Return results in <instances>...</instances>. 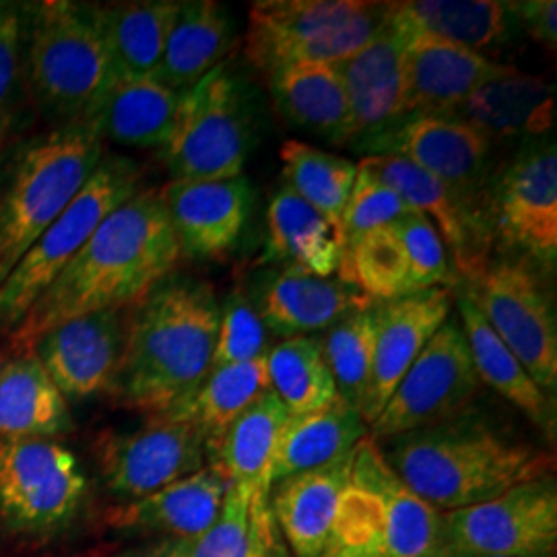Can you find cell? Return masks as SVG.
<instances>
[{
    "instance_id": "b9f144b4",
    "label": "cell",
    "mask_w": 557,
    "mask_h": 557,
    "mask_svg": "<svg viewBox=\"0 0 557 557\" xmlns=\"http://www.w3.org/2000/svg\"><path fill=\"white\" fill-rule=\"evenodd\" d=\"M376 322L379 301H372L370 306L338 319L326 329V335L320 338V349L335 380L338 397L345 398L358 411L372 376Z\"/></svg>"
},
{
    "instance_id": "f6af8a7d",
    "label": "cell",
    "mask_w": 557,
    "mask_h": 557,
    "mask_svg": "<svg viewBox=\"0 0 557 557\" xmlns=\"http://www.w3.org/2000/svg\"><path fill=\"white\" fill-rule=\"evenodd\" d=\"M25 41V9L0 2V145L11 128L21 46Z\"/></svg>"
},
{
    "instance_id": "cb8c5ba5",
    "label": "cell",
    "mask_w": 557,
    "mask_h": 557,
    "mask_svg": "<svg viewBox=\"0 0 557 557\" xmlns=\"http://www.w3.org/2000/svg\"><path fill=\"white\" fill-rule=\"evenodd\" d=\"M372 299L338 277H317L285 264L267 278L255 301L260 320L277 337H308L345 314L370 306Z\"/></svg>"
},
{
    "instance_id": "603a6c76",
    "label": "cell",
    "mask_w": 557,
    "mask_h": 557,
    "mask_svg": "<svg viewBox=\"0 0 557 557\" xmlns=\"http://www.w3.org/2000/svg\"><path fill=\"white\" fill-rule=\"evenodd\" d=\"M227 487L230 479L220 467L207 465L151 496L120 504L108 515V524L119 531L197 541L220 517Z\"/></svg>"
},
{
    "instance_id": "9a60e30c",
    "label": "cell",
    "mask_w": 557,
    "mask_h": 557,
    "mask_svg": "<svg viewBox=\"0 0 557 557\" xmlns=\"http://www.w3.org/2000/svg\"><path fill=\"white\" fill-rule=\"evenodd\" d=\"M98 462L110 494L133 502L207 467V444L199 425L174 411L149 419L135 432L106 434Z\"/></svg>"
},
{
    "instance_id": "1f68e13d",
    "label": "cell",
    "mask_w": 557,
    "mask_h": 557,
    "mask_svg": "<svg viewBox=\"0 0 557 557\" xmlns=\"http://www.w3.org/2000/svg\"><path fill=\"white\" fill-rule=\"evenodd\" d=\"M234 41L227 9L213 0L180 2L156 77L184 94L211 73Z\"/></svg>"
},
{
    "instance_id": "60d3db41",
    "label": "cell",
    "mask_w": 557,
    "mask_h": 557,
    "mask_svg": "<svg viewBox=\"0 0 557 557\" xmlns=\"http://www.w3.org/2000/svg\"><path fill=\"white\" fill-rule=\"evenodd\" d=\"M267 370L271 388L289 416L319 411L338 398L320 338L312 335L285 338L269 349Z\"/></svg>"
},
{
    "instance_id": "681fc988",
    "label": "cell",
    "mask_w": 557,
    "mask_h": 557,
    "mask_svg": "<svg viewBox=\"0 0 557 557\" xmlns=\"http://www.w3.org/2000/svg\"><path fill=\"white\" fill-rule=\"evenodd\" d=\"M457 557H492V556H457Z\"/></svg>"
},
{
    "instance_id": "d6986e66",
    "label": "cell",
    "mask_w": 557,
    "mask_h": 557,
    "mask_svg": "<svg viewBox=\"0 0 557 557\" xmlns=\"http://www.w3.org/2000/svg\"><path fill=\"white\" fill-rule=\"evenodd\" d=\"M453 308V292L425 289L407 298L379 301L376 351L372 376L359 416L370 428L395 393L398 382L418 359L428 341L438 333Z\"/></svg>"
},
{
    "instance_id": "7a4b0ae2",
    "label": "cell",
    "mask_w": 557,
    "mask_h": 557,
    "mask_svg": "<svg viewBox=\"0 0 557 557\" xmlns=\"http://www.w3.org/2000/svg\"><path fill=\"white\" fill-rule=\"evenodd\" d=\"M220 301L211 285L168 277L131 310L110 395L122 407L165 416L186 405L213 370Z\"/></svg>"
},
{
    "instance_id": "ac0fdd59",
    "label": "cell",
    "mask_w": 557,
    "mask_h": 557,
    "mask_svg": "<svg viewBox=\"0 0 557 557\" xmlns=\"http://www.w3.org/2000/svg\"><path fill=\"white\" fill-rule=\"evenodd\" d=\"M131 308H110L66 320L29 347L64 398L110 391L119 372Z\"/></svg>"
},
{
    "instance_id": "ee69618b",
    "label": "cell",
    "mask_w": 557,
    "mask_h": 557,
    "mask_svg": "<svg viewBox=\"0 0 557 557\" xmlns=\"http://www.w3.org/2000/svg\"><path fill=\"white\" fill-rule=\"evenodd\" d=\"M407 211L409 209L405 207V202L398 199L386 184L374 178L366 168H361L358 163L356 184H354L351 197L345 207L341 227H338L341 255L345 248L356 244L368 232L393 223L400 215H405Z\"/></svg>"
},
{
    "instance_id": "9c48e42d",
    "label": "cell",
    "mask_w": 557,
    "mask_h": 557,
    "mask_svg": "<svg viewBox=\"0 0 557 557\" xmlns=\"http://www.w3.org/2000/svg\"><path fill=\"white\" fill-rule=\"evenodd\" d=\"M135 161L108 156L57 221L0 283V335H11L29 308L75 259L83 244L120 205L139 193Z\"/></svg>"
},
{
    "instance_id": "3957f363",
    "label": "cell",
    "mask_w": 557,
    "mask_h": 557,
    "mask_svg": "<svg viewBox=\"0 0 557 557\" xmlns=\"http://www.w3.org/2000/svg\"><path fill=\"white\" fill-rule=\"evenodd\" d=\"M380 450L405 485L438 512L498 498L554 471V457L471 413L386 440Z\"/></svg>"
},
{
    "instance_id": "f546056e",
    "label": "cell",
    "mask_w": 557,
    "mask_h": 557,
    "mask_svg": "<svg viewBox=\"0 0 557 557\" xmlns=\"http://www.w3.org/2000/svg\"><path fill=\"white\" fill-rule=\"evenodd\" d=\"M269 83L287 122L331 143L351 140L349 101L333 64H287L271 73Z\"/></svg>"
},
{
    "instance_id": "836d02e7",
    "label": "cell",
    "mask_w": 557,
    "mask_h": 557,
    "mask_svg": "<svg viewBox=\"0 0 557 557\" xmlns=\"http://www.w3.org/2000/svg\"><path fill=\"white\" fill-rule=\"evenodd\" d=\"M287 418L277 395L264 393L232 423L211 465L220 467L230 483L246 487L252 498L269 499L278 436Z\"/></svg>"
},
{
    "instance_id": "bcb514c9",
    "label": "cell",
    "mask_w": 557,
    "mask_h": 557,
    "mask_svg": "<svg viewBox=\"0 0 557 557\" xmlns=\"http://www.w3.org/2000/svg\"><path fill=\"white\" fill-rule=\"evenodd\" d=\"M510 17L527 29L533 40L556 50L557 44V2L556 0H527L508 2Z\"/></svg>"
},
{
    "instance_id": "e575fe53",
    "label": "cell",
    "mask_w": 557,
    "mask_h": 557,
    "mask_svg": "<svg viewBox=\"0 0 557 557\" xmlns=\"http://www.w3.org/2000/svg\"><path fill=\"white\" fill-rule=\"evenodd\" d=\"M69 425L66 398L34 354L0 363V440L48 438Z\"/></svg>"
},
{
    "instance_id": "f35d334b",
    "label": "cell",
    "mask_w": 557,
    "mask_h": 557,
    "mask_svg": "<svg viewBox=\"0 0 557 557\" xmlns=\"http://www.w3.org/2000/svg\"><path fill=\"white\" fill-rule=\"evenodd\" d=\"M188 557H287L269 499L230 483L215 524L193 541Z\"/></svg>"
},
{
    "instance_id": "c3c4849f",
    "label": "cell",
    "mask_w": 557,
    "mask_h": 557,
    "mask_svg": "<svg viewBox=\"0 0 557 557\" xmlns=\"http://www.w3.org/2000/svg\"><path fill=\"white\" fill-rule=\"evenodd\" d=\"M436 557H457V556H455V554H442V556H436Z\"/></svg>"
},
{
    "instance_id": "8992f818",
    "label": "cell",
    "mask_w": 557,
    "mask_h": 557,
    "mask_svg": "<svg viewBox=\"0 0 557 557\" xmlns=\"http://www.w3.org/2000/svg\"><path fill=\"white\" fill-rule=\"evenodd\" d=\"M25 25L27 77L41 108L64 124L98 119L119 81L94 4L36 2Z\"/></svg>"
},
{
    "instance_id": "7dc6e473",
    "label": "cell",
    "mask_w": 557,
    "mask_h": 557,
    "mask_svg": "<svg viewBox=\"0 0 557 557\" xmlns=\"http://www.w3.org/2000/svg\"><path fill=\"white\" fill-rule=\"evenodd\" d=\"M190 547H193V541L160 537L158 541L126 549L114 557H188Z\"/></svg>"
},
{
    "instance_id": "f1b7e54d",
    "label": "cell",
    "mask_w": 557,
    "mask_h": 557,
    "mask_svg": "<svg viewBox=\"0 0 557 557\" xmlns=\"http://www.w3.org/2000/svg\"><path fill=\"white\" fill-rule=\"evenodd\" d=\"M178 9V0L94 4L119 83L156 77Z\"/></svg>"
},
{
    "instance_id": "e0dca14e",
    "label": "cell",
    "mask_w": 557,
    "mask_h": 557,
    "mask_svg": "<svg viewBox=\"0 0 557 557\" xmlns=\"http://www.w3.org/2000/svg\"><path fill=\"white\" fill-rule=\"evenodd\" d=\"M368 156H397L450 186L469 205L483 178L490 140L458 116L409 114L359 139Z\"/></svg>"
},
{
    "instance_id": "4dcf8cb0",
    "label": "cell",
    "mask_w": 557,
    "mask_h": 557,
    "mask_svg": "<svg viewBox=\"0 0 557 557\" xmlns=\"http://www.w3.org/2000/svg\"><path fill=\"white\" fill-rule=\"evenodd\" d=\"M460 326L467 338L479 382H485L498 395L510 400L547 434L556 430V413L549 397L527 374L515 354L504 345L481 314L478 304L462 289L457 298Z\"/></svg>"
},
{
    "instance_id": "277c9868",
    "label": "cell",
    "mask_w": 557,
    "mask_h": 557,
    "mask_svg": "<svg viewBox=\"0 0 557 557\" xmlns=\"http://www.w3.org/2000/svg\"><path fill=\"white\" fill-rule=\"evenodd\" d=\"M448 554L444 515L416 496L370 434L351 455L349 479L322 557H436Z\"/></svg>"
},
{
    "instance_id": "ffe728a7",
    "label": "cell",
    "mask_w": 557,
    "mask_h": 557,
    "mask_svg": "<svg viewBox=\"0 0 557 557\" xmlns=\"http://www.w3.org/2000/svg\"><path fill=\"white\" fill-rule=\"evenodd\" d=\"M161 199L180 252L195 259H220L244 234L252 209V186L246 176L211 182L172 180L161 190Z\"/></svg>"
},
{
    "instance_id": "d6a6232c",
    "label": "cell",
    "mask_w": 557,
    "mask_h": 557,
    "mask_svg": "<svg viewBox=\"0 0 557 557\" xmlns=\"http://www.w3.org/2000/svg\"><path fill=\"white\" fill-rule=\"evenodd\" d=\"M368 436V425L345 398L319 411L289 416L278 436L273 485L281 479L324 467L351 453Z\"/></svg>"
},
{
    "instance_id": "7c38bea8",
    "label": "cell",
    "mask_w": 557,
    "mask_h": 557,
    "mask_svg": "<svg viewBox=\"0 0 557 557\" xmlns=\"http://www.w3.org/2000/svg\"><path fill=\"white\" fill-rule=\"evenodd\" d=\"M87 481L71 450L48 438L0 440V520L27 535L71 522Z\"/></svg>"
},
{
    "instance_id": "7402d4cb",
    "label": "cell",
    "mask_w": 557,
    "mask_h": 557,
    "mask_svg": "<svg viewBox=\"0 0 557 557\" xmlns=\"http://www.w3.org/2000/svg\"><path fill=\"white\" fill-rule=\"evenodd\" d=\"M400 41L405 46L407 116H453L481 85L515 69L448 44L423 38Z\"/></svg>"
},
{
    "instance_id": "30bf717a",
    "label": "cell",
    "mask_w": 557,
    "mask_h": 557,
    "mask_svg": "<svg viewBox=\"0 0 557 557\" xmlns=\"http://www.w3.org/2000/svg\"><path fill=\"white\" fill-rule=\"evenodd\" d=\"M436 227L418 211L368 232L343 250L337 277L372 301L407 298L457 285V273Z\"/></svg>"
},
{
    "instance_id": "44dd1931",
    "label": "cell",
    "mask_w": 557,
    "mask_h": 557,
    "mask_svg": "<svg viewBox=\"0 0 557 557\" xmlns=\"http://www.w3.org/2000/svg\"><path fill=\"white\" fill-rule=\"evenodd\" d=\"M333 66L349 101L351 140L407 116L405 46L388 21L363 48Z\"/></svg>"
},
{
    "instance_id": "83f0119b",
    "label": "cell",
    "mask_w": 557,
    "mask_h": 557,
    "mask_svg": "<svg viewBox=\"0 0 557 557\" xmlns=\"http://www.w3.org/2000/svg\"><path fill=\"white\" fill-rule=\"evenodd\" d=\"M458 119L485 139H535L556 119L554 85L517 69L487 81L460 106Z\"/></svg>"
},
{
    "instance_id": "6da1fadb",
    "label": "cell",
    "mask_w": 557,
    "mask_h": 557,
    "mask_svg": "<svg viewBox=\"0 0 557 557\" xmlns=\"http://www.w3.org/2000/svg\"><path fill=\"white\" fill-rule=\"evenodd\" d=\"M182 259L161 193L143 190L112 211L11 333L29 347L46 331L83 314L133 308Z\"/></svg>"
},
{
    "instance_id": "ba28073f",
    "label": "cell",
    "mask_w": 557,
    "mask_h": 557,
    "mask_svg": "<svg viewBox=\"0 0 557 557\" xmlns=\"http://www.w3.org/2000/svg\"><path fill=\"white\" fill-rule=\"evenodd\" d=\"M386 2L262 0L250 9L246 54L267 77L287 64H335L372 40Z\"/></svg>"
},
{
    "instance_id": "5b68a950",
    "label": "cell",
    "mask_w": 557,
    "mask_h": 557,
    "mask_svg": "<svg viewBox=\"0 0 557 557\" xmlns=\"http://www.w3.org/2000/svg\"><path fill=\"white\" fill-rule=\"evenodd\" d=\"M101 160L98 120L62 124L21 149L0 190V283L77 197Z\"/></svg>"
},
{
    "instance_id": "52a82bcc",
    "label": "cell",
    "mask_w": 557,
    "mask_h": 557,
    "mask_svg": "<svg viewBox=\"0 0 557 557\" xmlns=\"http://www.w3.org/2000/svg\"><path fill=\"white\" fill-rule=\"evenodd\" d=\"M255 106L246 81L218 64L180 96L174 131L160 149L172 180L238 178L255 145Z\"/></svg>"
},
{
    "instance_id": "5bb4252c",
    "label": "cell",
    "mask_w": 557,
    "mask_h": 557,
    "mask_svg": "<svg viewBox=\"0 0 557 557\" xmlns=\"http://www.w3.org/2000/svg\"><path fill=\"white\" fill-rule=\"evenodd\" d=\"M442 515L448 554L492 557H554L556 554L554 475L520 483L498 498Z\"/></svg>"
},
{
    "instance_id": "4fadbf2b",
    "label": "cell",
    "mask_w": 557,
    "mask_h": 557,
    "mask_svg": "<svg viewBox=\"0 0 557 557\" xmlns=\"http://www.w3.org/2000/svg\"><path fill=\"white\" fill-rule=\"evenodd\" d=\"M479 386L462 326L446 320L400 379L368 434L376 442L397 438L462 416Z\"/></svg>"
},
{
    "instance_id": "4316f807",
    "label": "cell",
    "mask_w": 557,
    "mask_h": 557,
    "mask_svg": "<svg viewBox=\"0 0 557 557\" xmlns=\"http://www.w3.org/2000/svg\"><path fill=\"white\" fill-rule=\"evenodd\" d=\"M351 453L292 478L281 479L269 496L278 533L296 557H322L349 479Z\"/></svg>"
},
{
    "instance_id": "8d00e7d4",
    "label": "cell",
    "mask_w": 557,
    "mask_h": 557,
    "mask_svg": "<svg viewBox=\"0 0 557 557\" xmlns=\"http://www.w3.org/2000/svg\"><path fill=\"white\" fill-rule=\"evenodd\" d=\"M269 252L285 264L317 275L333 277L341 267V244L333 225L308 202L283 186L267 211Z\"/></svg>"
},
{
    "instance_id": "ab89813d",
    "label": "cell",
    "mask_w": 557,
    "mask_h": 557,
    "mask_svg": "<svg viewBox=\"0 0 557 557\" xmlns=\"http://www.w3.org/2000/svg\"><path fill=\"white\" fill-rule=\"evenodd\" d=\"M278 158L283 161L287 188L319 211L333 225L338 238L341 220L358 176V163L301 140H285Z\"/></svg>"
},
{
    "instance_id": "484cf974",
    "label": "cell",
    "mask_w": 557,
    "mask_h": 557,
    "mask_svg": "<svg viewBox=\"0 0 557 557\" xmlns=\"http://www.w3.org/2000/svg\"><path fill=\"white\" fill-rule=\"evenodd\" d=\"M386 21L400 40L423 38L483 54L504 44L512 17L498 0L386 2Z\"/></svg>"
},
{
    "instance_id": "d590c367",
    "label": "cell",
    "mask_w": 557,
    "mask_h": 557,
    "mask_svg": "<svg viewBox=\"0 0 557 557\" xmlns=\"http://www.w3.org/2000/svg\"><path fill=\"white\" fill-rule=\"evenodd\" d=\"M180 96L158 77L120 81L96 119L101 135L133 149H161L174 131Z\"/></svg>"
},
{
    "instance_id": "d4e9b609",
    "label": "cell",
    "mask_w": 557,
    "mask_h": 557,
    "mask_svg": "<svg viewBox=\"0 0 557 557\" xmlns=\"http://www.w3.org/2000/svg\"><path fill=\"white\" fill-rule=\"evenodd\" d=\"M359 165L386 184L407 209L430 220L446 250L455 252L462 275L469 278L478 271L481 262L475 257V215L450 186L397 156H366Z\"/></svg>"
},
{
    "instance_id": "2e32d148",
    "label": "cell",
    "mask_w": 557,
    "mask_h": 557,
    "mask_svg": "<svg viewBox=\"0 0 557 557\" xmlns=\"http://www.w3.org/2000/svg\"><path fill=\"white\" fill-rule=\"evenodd\" d=\"M499 244L541 264L557 259L556 143H529L499 174L490 195Z\"/></svg>"
},
{
    "instance_id": "74e56055",
    "label": "cell",
    "mask_w": 557,
    "mask_h": 557,
    "mask_svg": "<svg viewBox=\"0 0 557 557\" xmlns=\"http://www.w3.org/2000/svg\"><path fill=\"white\" fill-rule=\"evenodd\" d=\"M269 391L273 388L267 370V356L244 363L220 366L209 372L195 397L176 409V413L193 419L199 425L207 444V455L213 457L232 423Z\"/></svg>"
},
{
    "instance_id": "7bdbcfd3",
    "label": "cell",
    "mask_w": 557,
    "mask_h": 557,
    "mask_svg": "<svg viewBox=\"0 0 557 557\" xmlns=\"http://www.w3.org/2000/svg\"><path fill=\"white\" fill-rule=\"evenodd\" d=\"M267 354L269 335L255 301L242 289H234L221 306L213 368L252 361L264 358Z\"/></svg>"
},
{
    "instance_id": "8fae6325",
    "label": "cell",
    "mask_w": 557,
    "mask_h": 557,
    "mask_svg": "<svg viewBox=\"0 0 557 557\" xmlns=\"http://www.w3.org/2000/svg\"><path fill=\"white\" fill-rule=\"evenodd\" d=\"M465 292L539 388L556 393L557 326L537 275L515 260L479 267Z\"/></svg>"
}]
</instances>
